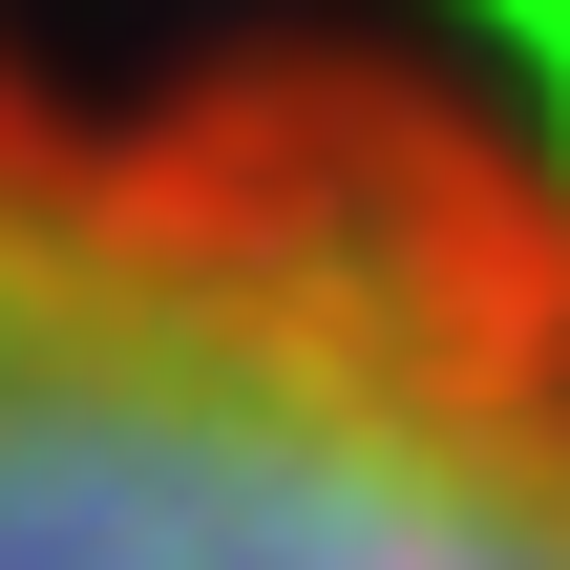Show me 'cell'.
Returning a JSON list of instances; mask_svg holds the SVG:
<instances>
[{
    "instance_id": "1",
    "label": "cell",
    "mask_w": 570,
    "mask_h": 570,
    "mask_svg": "<svg viewBox=\"0 0 570 570\" xmlns=\"http://www.w3.org/2000/svg\"><path fill=\"white\" fill-rule=\"evenodd\" d=\"M0 570H570V148L381 21L0 63Z\"/></svg>"
}]
</instances>
